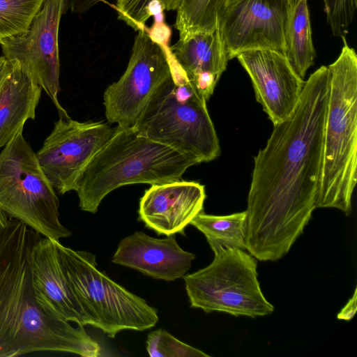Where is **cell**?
<instances>
[{"mask_svg": "<svg viewBox=\"0 0 357 357\" xmlns=\"http://www.w3.org/2000/svg\"><path fill=\"white\" fill-rule=\"evenodd\" d=\"M328 70L308 77L292 114L273 125L254 158L248 196L245 250L259 261H277L303 234L317 208Z\"/></svg>", "mask_w": 357, "mask_h": 357, "instance_id": "obj_1", "label": "cell"}, {"mask_svg": "<svg viewBox=\"0 0 357 357\" xmlns=\"http://www.w3.org/2000/svg\"><path fill=\"white\" fill-rule=\"evenodd\" d=\"M40 234L0 211V357L52 351L101 356L83 326H73L37 301L31 259Z\"/></svg>", "mask_w": 357, "mask_h": 357, "instance_id": "obj_2", "label": "cell"}, {"mask_svg": "<svg viewBox=\"0 0 357 357\" xmlns=\"http://www.w3.org/2000/svg\"><path fill=\"white\" fill-rule=\"evenodd\" d=\"M199 163L135 128L116 126L112 137L92 158L80 177L76 190L79 206L95 213L105 196L119 187L176 181L190 167Z\"/></svg>", "mask_w": 357, "mask_h": 357, "instance_id": "obj_3", "label": "cell"}, {"mask_svg": "<svg viewBox=\"0 0 357 357\" xmlns=\"http://www.w3.org/2000/svg\"><path fill=\"white\" fill-rule=\"evenodd\" d=\"M337 59L328 66L322 167L317 208L348 215L357 182V55L345 38Z\"/></svg>", "mask_w": 357, "mask_h": 357, "instance_id": "obj_4", "label": "cell"}, {"mask_svg": "<svg viewBox=\"0 0 357 357\" xmlns=\"http://www.w3.org/2000/svg\"><path fill=\"white\" fill-rule=\"evenodd\" d=\"M133 128L200 163L220 153L206 101L172 56L171 75L154 92Z\"/></svg>", "mask_w": 357, "mask_h": 357, "instance_id": "obj_5", "label": "cell"}, {"mask_svg": "<svg viewBox=\"0 0 357 357\" xmlns=\"http://www.w3.org/2000/svg\"><path fill=\"white\" fill-rule=\"evenodd\" d=\"M70 287L93 322L109 337L123 330L145 331L159 320L157 310L97 268L96 256L56 242Z\"/></svg>", "mask_w": 357, "mask_h": 357, "instance_id": "obj_6", "label": "cell"}, {"mask_svg": "<svg viewBox=\"0 0 357 357\" xmlns=\"http://www.w3.org/2000/svg\"><path fill=\"white\" fill-rule=\"evenodd\" d=\"M59 206L55 190L20 132L0 152V211L59 241L71 234L59 220Z\"/></svg>", "mask_w": 357, "mask_h": 357, "instance_id": "obj_7", "label": "cell"}, {"mask_svg": "<svg viewBox=\"0 0 357 357\" xmlns=\"http://www.w3.org/2000/svg\"><path fill=\"white\" fill-rule=\"evenodd\" d=\"M213 261L183 278L192 307L252 318L273 312L257 279L256 259L245 250L211 248Z\"/></svg>", "mask_w": 357, "mask_h": 357, "instance_id": "obj_8", "label": "cell"}, {"mask_svg": "<svg viewBox=\"0 0 357 357\" xmlns=\"http://www.w3.org/2000/svg\"><path fill=\"white\" fill-rule=\"evenodd\" d=\"M127 68L120 79L103 94L105 116L109 124L133 128L149 100L172 73L169 50L138 31Z\"/></svg>", "mask_w": 357, "mask_h": 357, "instance_id": "obj_9", "label": "cell"}, {"mask_svg": "<svg viewBox=\"0 0 357 357\" xmlns=\"http://www.w3.org/2000/svg\"><path fill=\"white\" fill-rule=\"evenodd\" d=\"M66 0H44L27 30L0 43L11 65L26 73L50 98L59 118H69L59 103L58 36Z\"/></svg>", "mask_w": 357, "mask_h": 357, "instance_id": "obj_10", "label": "cell"}, {"mask_svg": "<svg viewBox=\"0 0 357 357\" xmlns=\"http://www.w3.org/2000/svg\"><path fill=\"white\" fill-rule=\"evenodd\" d=\"M116 130L109 123L79 122L70 117L54 123L36 155L55 191L61 195L76 191L84 169Z\"/></svg>", "mask_w": 357, "mask_h": 357, "instance_id": "obj_11", "label": "cell"}, {"mask_svg": "<svg viewBox=\"0 0 357 357\" xmlns=\"http://www.w3.org/2000/svg\"><path fill=\"white\" fill-rule=\"evenodd\" d=\"M290 9L287 0H241L228 6L218 28L229 59L256 49L284 54Z\"/></svg>", "mask_w": 357, "mask_h": 357, "instance_id": "obj_12", "label": "cell"}, {"mask_svg": "<svg viewBox=\"0 0 357 357\" xmlns=\"http://www.w3.org/2000/svg\"><path fill=\"white\" fill-rule=\"evenodd\" d=\"M236 58L248 73L256 100L273 124L287 119L298 103L305 82L296 73L284 54L256 49L241 52Z\"/></svg>", "mask_w": 357, "mask_h": 357, "instance_id": "obj_13", "label": "cell"}, {"mask_svg": "<svg viewBox=\"0 0 357 357\" xmlns=\"http://www.w3.org/2000/svg\"><path fill=\"white\" fill-rule=\"evenodd\" d=\"M204 185L178 180L152 185L139 201V219L158 234L184 235L185 228L203 211Z\"/></svg>", "mask_w": 357, "mask_h": 357, "instance_id": "obj_14", "label": "cell"}, {"mask_svg": "<svg viewBox=\"0 0 357 357\" xmlns=\"http://www.w3.org/2000/svg\"><path fill=\"white\" fill-rule=\"evenodd\" d=\"M56 241L40 238L31 259L32 284L36 298L47 312L77 326H92L63 273Z\"/></svg>", "mask_w": 357, "mask_h": 357, "instance_id": "obj_15", "label": "cell"}, {"mask_svg": "<svg viewBox=\"0 0 357 357\" xmlns=\"http://www.w3.org/2000/svg\"><path fill=\"white\" fill-rule=\"evenodd\" d=\"M195 258L194 254L179 246L175 235L156 238L139 231L121 240L112 261L169 282L183 278Z\"/></svg>", "mask_w": 357, "mask_h": 357, "instance_id": "obj_16", "label": "cell"}, {"mask_svg": "<svg viewBox=\"0 0 357 357\" xmlns=\"http://www.w3.org/2000/svg\"><path fill=\"white\" fill-rule=\"evenodd\" d=\"M169 52L198 93L207 101L229 60L218 28L178 39Z\"/></svg>", "mask_w": 357, "mask_h": 357, "instance_id": "obj_17", "label": "cell"}, {"mask_svg": "<svg viewBox=\"0 0 357 357\" xmlns=\"http://www.w3.org/2000/svg\"><path fill=\"white\" fill-rule=\"evenodd\" d=\"M0 90V149L23 131L25 122L34 119L42 88L16 66Z\"/></svg>", "mask_w": 357, "mask_h": 357, "instance_id": "obj_18", "label": "cell"}, {"mask_svg": "<svg viewBox=\"0 0 357 357\" xmlns=\"http://www.w3.org/2000/svg\"><path fill=\"white\" fill-rule=\"evenodd\" d=\"M288 62L302 79L314 63V50L307 0L291 7L285 30V54Z\"/></svg>", "mask_w": 357, "mask_h": 357, "instance_id": "obj_19", "label": "cell"}, {"mask_svg": "<svg viewBox=\"0 0 357 357\" xmlns=\"http://www.w3.org/2000/svg\"><path fill=\"white\" fill-rule=\"evenodd\" d=\"M190 225L204 234L211 248L225 247L245 250V211L227 215H208L202 211Z\"/></svg>", "mask_w": 357, "mask_h": 357, "instance_id": "obj_20", "label": "cell"}, {"mask_svg": "<svg viewBox=\"0 0 357 357\" xmlns=\"http://www.w3.org/2000/svg\"><path fill=\"white\" fill-rule=\"evenodd\" d=\"M228 0H183L176 11L174 26L179 40L218 28Z\"/></svg>", "mask_w": 357, "mask_h": 357, "instance_id": "obj_21", "label": "cell"}, {"mask_svg": "<svg viewBox=\"0 0 357 357\" xmlns=\"http://www.w3.org/2000/svg\"><path fill=\"white\" fill-rule=\"evenodd\" d=\"M44 0H0V43L26 31Z\"/></svg>", "mask_w": 357, "mask_h": 357, "instance_id": "obj_22", "label": "cell"}, {"mask_svg": "<svg viewBox=\"0 0 357 357\" xmlns=\"http://www.w3.org/2000/svg\"><path fill=\"white\" fill-rule=\"evenodd\" d=\"M183 0H116L118 18L135 31L146 30L145 23L163 11L176 10Z\"/></svg>", "mask_w": 357, "mask_h": 357, "instance_id": "obj_23", "label": "cell"}, {"mask_svg": "<svg viewBox=\"0 0 357 357\" xmlns=\"http://www.w3.org/2000/svg\"><path fill=\"white\" fill-rule=\"evenodd\" d=\"M146 350L151 357H209L202 351L176 338L162 328L149 333Z\"/></svg>", "mask_w": 357, "mask_h": 357, "instance_id": "obj_24", "label": "cell"}, {"mask_svg": "<svg viewBox=\"0 0 357 357\" xmlns=\"http://www.w3.org/2000/svg\"><path fill=\"white\" fill-rule=\"evenodd\" d=\"M327 22L335 36L345 38L357 8V0H323Z\"/></svg>", "mask_w": 357, "mask_h": 357, "instance_id": "obj_25", "label": "cell"}, {"mask_svg": "<svg viewBox=\"0 0 357 357\" xmlns=\"http://www.w3.org/2000/svg\"><path fill=\"white\" fill-rule=\"evenodd\" d=\"M104 0H66L65 10L73 13H83L88 11L99 2Z\"/></svg>", "mask_w": 357, "mask_h": 357, "instance_id": "obj_26", "label": "cell"}, {"mask_svg": "<svg viewBox=\"0 0 357 357\" xmlns=\"http://www.w3.org/2000/svg\"><path fill=\"white\" fill-rule=\"evenodd\" d=\"M357 289L356 288L353 296L349 300L347 303L337 314V319L351 320L356 312V298Z\"/></svg>", "mask_w": 357, "mask_h": 357, "instance_id": "obj_27", "label": "cell"}, {"mask_svg": "<svg viewBox=\"0 0 357 357\" xmlns=\"http://www.w3.org/2000/svg\"><path fill=\"white\" fill-rule=\"evenodd\" d=\"M12 66L4 56H0V90L8 77Z\"/></svg>", "mask_w": 357, "mask_h": 357, "instance_id": "obj_28", "label": "cell"}, {"mask_svg": "<svg viewBox=\"0 0 357 357\" xmlns=\"http://www.w3.org/2000/svg\"><path fill=\"white\" fill-rule=\"evenodd\" d=\"M239 1H241V0H228L226 8L228 6H230L233 5L234 3H236V2ZM287 1L289 2V3L291 6V7H292L297 2L298 0H287Z\"/></svg>", "mask_w": 357, "mask_h": 357, "instance_id": "obj_29", "label": "cell"}]
</instances>
